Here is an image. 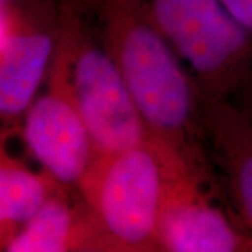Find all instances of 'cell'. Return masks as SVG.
I'll return each instance as SVG.
<instances>
[{"mask_svg":"<svg viewBox=\"0 0 252 252\" xmlns=\"http://www.w3.org/2000/svg\"><path fill=\"white\" fill-rule=\"evenodd\" d=\"M63 1L95 18L99 42L117 63L152 140L189 167H207L202 95L139 0Z\"/></svg>","mask_w":252,"mask_h":252,"instance_id":"1","label":"cell"},{"mask_svg":"<svg viewBox=\"0 0 252 252\" xmlns=\"http://www.w3.org/2000/svg\"><path fill=\"white\" fill-rule=\"evenodd\" d=\"M174 160L180 158L153 140L121 153L94 156L77 188L104 251H157L165 181Z\"/></svg>","mask_w":252,"mask_h":252,"instance_id":"2","label":"cell"},{"mask_svg":"<svg viewBox=\"0 0 252 252\" xmlns=\"http://www.w3.org/2000/svg\"><path fill=\"white\" fill-rule=\"evenodd\" d=\"M144 14L190 67L203 101L228 98L252 66V35L219 0H139Z\"/></svg>","mask_w":252,"mask_h":252,"instance_id":"3","label":"cell"},{"mask_svg":"<svg viewBox=\"0 0 252 252\" xmlns=\"http://www.w3.org/2000/svg\"><path fill=\"white\" fill-rule=\"evenodd\" d=\"M69 14L66 35L69 76L77 108L87 126L94 156H109L152 140L127 84L108 51L80 28L77 14Z\"/></svg>","mask_w":252,"mask_h":252,"instance_id":"4","label":"cell"},{"mask_svg":"<svg viewBox=\"0 0 252 252\" xmlns=\"http://www.w3.org/2000/svg\"><path fill=\"white\" fill-rule=\"evenodd\" d=\"M157 251L252 252V235L219 202L209 168L171 161L157 228Z\"/></svg>","mask_w":252,"mask_h":252,"instance_id":"5","label":"cell"},{"mask_svg":"<svg viewBox=\"0 0 252 252\" xmlns=\"http://www.w3.org/2000/svg\"><path fill=\"white\" fill-rule=\"evenodd\" d=\"M62 45L52 89L27 109L24 139L54 180L77 187L94 160V149L73 95L67 51Z\"/></svg>","mask_w":252,"mask_h":252,"instance_id":"6","label":"cell"},{"mask_svg":"<svg viewBox=\"0 0 252 252\" xmlns=\"http://www.w3.org/2000/svg\"><path fill=\"white\" fill-rule=\"evenodd\" d=\"M202 135L210 167L221 181L227 205L252 235V124L228 98L203 101Z\"/></svg>","mask_w":252,"mask_h":252,"instance_id":"7","label":"cell"},{"mask_svg":"<svg viewBox=\"0 0 252 252\" xmlns=\"http://www.w3.org/2000/svg\"><path fill=\"white\" fill-rule=\"evenodd\" d=\"M104 251L98 230L86 207L73 209L66 200L49 195L6 245L9 252Z\"/></svg>","mask_w":252,"mask_h":252,"instance_id":"8","label":"cell"},{"mask_svg":"<svg viewBox=\"0 0 252 252\" xmlns=\"http://www.w3.org/2000/svg\"><path fill=\"white\" fill-rule=\"evenodd\" d=\"M46 32L9 36L0 48V114L18 115L30 108L54 54Z\"/></svg>","mask_w":252,"mask_h":252,"instance_id":"9","label":"cell"},{"mask_svg":"<svg viewBox=\"0 0 252 252\" xmlns=\"http://www.w3.org/2000/svg\"><path fill=\"white\" fill-rule=\"evenodd\" d=\"M49 195L45 182L32 172L0 164V225L27 223Z\"/></svg>","mask_w":252,"mask_h":252,"instance_id":"10","label":"cell"},{"mask_svg":"<svg viewBox=\"0 0 252 252\" xmlns=\"http://www.w3.org/2000/svg\"><path fill=\"white\" fill-rule=\"evenodd\" d=\"M219 3L252 35V0H219Z\"/></svg>","mask_w":252,"mask_h":252,"instance_id":"11","label":"cell"},{"mask_svg":"<svg viewBox=\"0 0 252 252\" xmlns=\"http://www.w3.org/2000/svg\"><path fill=\"white\" fill-rule=\"evenodd\" d=\"M26 1H31V0H0V7H6V6H13V4H21Z\"/></svg>","mask_w":252,"mask_h":252,"instance_id":"12","label":"cell"},{"mask_svg":"<svg viewBox=\"0 0 252 252\" xmlns=\"http://www.w3.org/2000/svg\"><path fill=\"white\" fill-rule=\"evenodd\" d=\"M243 109L245 111V114L248 115V118H250V121H251V124H252V102L248 105V107H245V108Z\"/></svg>","mask_w":252,"mask_h":252,"instance_id":"13","label":"cell"}]
</instances>
